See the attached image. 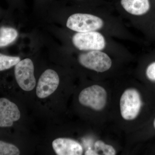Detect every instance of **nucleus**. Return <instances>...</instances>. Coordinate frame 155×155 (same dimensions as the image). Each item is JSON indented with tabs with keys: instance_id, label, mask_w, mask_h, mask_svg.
Here are the masks:
<instances>
[{
	"instance_id": "7ed1b4c3",
	"label": "nucleus",
	"mask_w": 155,
	"mask_h": 155,
	"mask_svg": "<svg viewBox=\"0 0 155 155\" xmlns=\"http://www.w3.org/2000/svg\"><path fill=\"white\" fill-rule=\"evenodd\" d=\"M142 101L140 94L137 90L128 89L123 93L120 102L121 115L125 120L135 119L141 109Z\"/></svg>"
},
{
	"instance_id": "423d86ee",
	"label": "nucleus",
	"mask_w": 155,
	"mask_h": 155,
	"mask_svg": "<svg viewBox=\"0 0 155 155\" xmlns=\"http://www.w3.org/2000/svg\"><path fill=\"white\" fill-rule=\"evenodd\" d=\"M78 60L84 67L97 72H105L110 68L112 64L108 55L101 51H91L81 54Z\"/></svg>"
},
{
	"instance_id": "20e7f679",
	"label": "nucleus",
	"mask_w": 155,
	"mask_h": 155,
	"mask_svg": "<svg viewBox=\"0 0 155 155\" xmlns=\"http://www.w3.org/2000/svg\"><path fill=\"white\" fill-rule=\"evenodd\" d=\"M72 43L80 51H101L106 46L104 37L96 31L78 32L73 35Z\"/></svg>"
},
{
	"instance_id": "9d476101",
	"label": "nucleus",
	"mask_w": 155,
	"mask_h": 155,
	"mask_svg": "<svg viewBox=\"0 0 155 155\" xmlns=\"http://www.w3.org/2000/svg\"><path fill=\"white\" fill-rule=\"evenodd\" d=\"M19 35L18 31L11 25H0V48L7 47L16 41Z\"/></svg>"
},
{
	"instance_id": "39448f33",
	"label": "nucleus",
	"mask_w": 155,
	"mask_h": 155,
	"mask_svg": "<svg viewBox=\"0 0 155 155\" xmlns=\"http://www.w3.org/2000/svg\"><path fill=\"white\" fill-rule=\"evenodd\" d=\"M107 93L105 90L98 85H94L84 89L80 93L78 100L81 105L93 110L100 111L107 103Z\"/></svg>"
},
{
	"instance_id": "4468645a",
	"label": "nucleus",
	"mask_w": 155,
	"mask_h": 155,
	"mask_svg": "<svg viewBox=\"0 0 155 155\" xmlns=\"http://www.w3.org/2000/svg\"><path fill=\"white\" fill-rule=\"evenodd\" d=\"M86 155H98L97 153L94 150H88L85 152Z\"/></svg>"
},
{
	"instance_id": "1a4fd4ad",
	"label": "nucleus",
	"mask_w": 155,
	"mask_h": 155,
	"mask_svg": "<svg viewBox=\"0 0 155 155\" xmlns=\"http://www.w3.org/2000/svg\"><path fill=\"white\" fill-rule=\"evenodd\" d=\"M121 4L127 12L135 16L145 15L151 8L150 0H121Z\"/></svg>"
},
{
	"instance_id": "f8f14e48",
	"label": "nucleus",
	"mask_w": 155,
	"mask_h": 155,
	"mask_svg": "<svg viewBox=\"0 0 155 155\" xmlns=\"http://www.w3.org/2000/svg\"><path fill=\"white\" fill-rule=\"evenodd\" d=\"M94 150L98 155H115L116 151L112 146L106 144L100 140L97 141L94 144Z\"/></svg>"
},
{
	"instance_id": "0eeeda50",
	"label": "nucleus",
	"mask_w": 155,
	"mask_h": 155,
	"mask_svg": "<svg viewBox=\"0 0 155 155\" xmlns=\"http://www.w3.org/2000/svg\"><path fill=\"white\" fill-rule=\"evenodd\" d=\"M60 79L58 73L53 69H48L41 75L36 88V94L39 98L47 97L58 88Z\"/></svg>"
},
{
	"instance_id": "f03ea898",
	"label": "nucleus",
	"mask_w": 155,
	"mask_h": 155,
	"mask_svg": "<svg viewBox=\"0 0 155 155\" xmlns=\"http://www.w3.org/2000/svg\"><path fill=\"white\" fill-rule=\"evenodd\" d=\"M14 75L16 82L23 90L31 91L36 85L34 67L32 61L26 58L19 61L14 67Z\"/></svg>"
},
{
	"instance_id": "9b49d317",
	"label": "nucleus",
	"mask_w": 155,
	"mask_h": 155,
	"mask_svg": "<svg viewBox=\"0 0 155 155\" xmlns=\"http://www.w3.org/2000/svg\"><path fill=\"white\" fill-rule=\"evenodd\" d=\"M20 61L19 57L8 55L0 52V72L13 68Z\"/></svg>"
},
{
	"instance_id": "f257e3e1",
	"label": "nucleus",
	"mask_w": 155,
	"mask_h": 155,
	"mask_svg": "<svg viewBox=\"0 0 155 155\" xmlns=\"http://www.w3.org/2000/svg\"><path fill=\"white\" fill-rule=\"evenodd\" d=\"M104 22L100 17L91 14H75L67 20V28L78 32L95 31L102 28Z\"/></svg>"
},
{
	"instance_id": "6e6552de",
	"label": "nucleus",
	"mask_w": 155,
	"mask_h": 155,
	"mask_svg": "<svg viewBox=\"0 0 155 155\" xmlns=\"http://www.w3.org/2000/svg\"><path fill=\"white\" fill-rule=\"evenodd\" d=\"M52 147L58 155H81L83 153L80 143L70 138L56 139L53 141Z\"/></svg>"
},
{
	"instance_id": "ddd939ff",
	"label": "nucleus",
	"mask_w": 155,
	"mask_h": 155,
	"mask_svg": "<svg viewBox=\"0 0 155 155\" xmlns=\"http://www.w3.org/2000/svg\"><path fill=\"white\" fill-rule=\"evenodd\" d=\"M146 74L150 80L155 81V61L148 65L146 71Z\"/></svg>"
},
{
	"instance_id": "2eb2a0df",
	"label": "nucleus",
	"mask_w": 155,
	"mask_h": 155,
	"mask_svg": "<svg viewBox=\"0 0 155 155\" xmlns=\"http://www.w3.org/2000/svg\"><path fill=\"white\" fill-rule=\"evenodd\" d=\"M154 127L155 128V119L154 120Z\"/></svg>"
}]
</instances>
